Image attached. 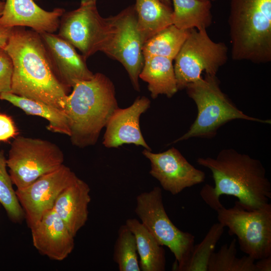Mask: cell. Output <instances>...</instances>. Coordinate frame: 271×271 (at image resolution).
<instances>
[{
  "label": "cell",
  "instance_id": "cell-6",
  "mask_svg": "<svg viewBox=\"0 0 271 271\" xmlns=\"http://www.w3.org/2000/svg\"><path fill=\"white\" fill-rule=\"evenodd\" d=\"M162 197L159 187L140 194L136 198L135 213L158 243L173 253L176 259L173 270L182 271L193 249L195 236L173 224L166 212Z\"/></svg>",
  "mask_w": 271,
  "mask_h": 271
},
{
  "label": "cell",
  "instance_id": "cell-30",
  "mask_svg": "<svg viewBox=\"0 0 271 271\" xmlns=\"http://www.w3.org/2000/svg\"><path fill=\"white\" fill-rule=\"evenodd\" d=\"M18 129L11 116L0 112V142H6L18 136Z\"/></svg>",
  "mask_w": 271,
  "mask_h": 271
},
{
  "label": "cell",
  "instance_id": "cell-3",
  "mask_svg": "<svg viewBox=\"0 0 271 271\" xmlns=\"http://www.w3.org/2000/svg\"><path fill=\"white\" fill-rule=\"evenodd\" d=\"M72 88L66 97L64 112L72 144L83 148L96 143L102 129L118 106L114 86L102 73L77 82Z\"/></svg>",
  "mask_w": 271,
  "mask_h": 271
},
{
  "label": "cell",
  "instance_id": "cell-16",
  "mask_svg": "<svg viewBox=\"0 0 271 271\" xmlns=\"http://www.w3.org/2000/svg\"><path fill=\"white\" fill-rule=\"evenodd\" d=\"M30 229L34 246L51 259L63 260L74 249L75 237L53 208L46 211Z\"/></svg>",
  "mask_w": 271,
  "mask_h": 271
},
{
  "label": "cell",
  "instance_id": "cell-4",
  "mask_svg": "<svg viewBox=\"0 0 271 271\" xmlns=\"http://www.w3.org/2000/svg\"><path fill=\"white\" fill-rule=\"evenodd\" d=\"M235 60H271V0H231L228 17Z\"/></svg>",
  "mask_w": 271,
  "mask_h": 271
},
{
  "label": "cell",
  "instance_id": "cell-9",
  "mask_svg": "<svg viewBox=\"0 0 271 271\" xmlns=\"http://www.w3.org/2000/svg\"><path fill=\"white\" fill-rule=\"evenodd\" d=\"M218 222L235 235L240 249L255 260L271 256V204L247 210L238 201L232 207L217 210Z\"/></svg>",
  "mask_w": 271,
  "mask_h": 271
},
{
  "label": "cell",
  "instance_id": "cell-13",
  "mask_svg": "<svg viewBox=\"0 0 271 271\" xmlns=\"http://www.w3.org/2000/svg\"><path fill=\"white\" fill-rule=\"evenodd\" d=\"M142 153L150 162V174L163 189L172 195L201 183L205 179V173L191 165L174 147L159 153L145 149Z\"/></svg>",
  "mask_w": 271,
  "mask_h": 271
},
{
  "label": "cell",
  "instance_id": "cell-7",
  "mask_svg": "<svg viewBox=\"0 0 271 271\" xmlns=\"http://www.w3.org/2000/svg\"><path fill=\"white\" fill-rule=\"evenodd\" d=\"M64 159L63 152L55 144L18 135L11 145L7 163L13 184L21 189L58 169Z\"/></svg>",
  "mask_w": 271,
  "mask_h": 271
},
{
  "label": "cell",
  "instance_id": "cell-19",
  "mask_svg": "<svg viewBox=\"0 0 271 271\" xmlns=\"http://www.w3.org/2000/svg\"><path fill=\"white\" fill-rule=\"evenodd\" d=\"M139 78L148 83V89L153 99L160 94L172 97L178 90L173 60L168 58H145Z\"/></svg>",
  "mask_w": 271,
  "mask_h": 271
},
{
  "label": "cell",
  "instance_id": "cell-36",
  "mask_svg": "<svg viewBox=\"0 0 271 271\" xmlns=\"http://www.w3.org/2000/svg\"><path fill=\"white\" fill-rule=\"evenodd\" d=\"M34 1H38V0H34Z\"/></svg>",
  "mask_w": 271,
  "mask_h": 271
},
{
  "label": "cell",
  "instance_id": "cell-20",
  "mask_svg": "<svg viewBox=\"0 0 271 271\" xmlns=\"http://www.w3.org/2000/svg\"><path fill=\"white\" fill-rule=\"evenodd\" d=\"M125 224L135 236L141 270H165L166 260L163 246L138 219H127Z\"/></svg>",
  "mask_w": 271,
  "mask_h": 271
},
{
  "label": "cell",
  "instance_id": "cell-22",
  "mask_svg": "<svg viewBox=\"0 0 271 271\" xmlns=\"http://www.w3.org/2000/svg\"><path fill=\"white\" fill-rule=\"evenodd\" d=\"M0 99L6 100L20 108L29 115L40 116L47 120V129L52 132L70 135L67 118L65 112L48 104L16 95L3 93Z\"/></svg>",
  "mask_w": 271,
  "mask_h": 271
},
{
  "label": "cell",
  "instance_id": "cell-8",
  "mask_svg": "<svg viewBox=\"0 0 271 271\" xmlns=\"http://www.w3.org/2000/svg\"><path fill=\"white\" fill-rule=\"evenodd\" d=\"M58 35L87 59L98 51L104 53L114 33L111 17L99 14L96 0H81L76 9L65 12L61 18Z\"/></svg>",
  "mask_w": 271,
  "mask_h": 271
},
{
  "label": "cell",
  "instance_id": "cell-33",
  "mask_svg": "<svg viewBox=\"0 0 271 271\" xmlns=\"http://www.w3.org/2000/svg\"><path fill=\"white\" fill-rule=\"evenodd\" d=\"M5 6V2L0 1V17L2 15Z\"/></svg>",
  "mask_w": 271,
  "mask_h": 271
},
{
  "label": "cell",
  "instance_id": "cell-31",
  "mask_svg": "<svg viewBox=\"0 0 271 271\" xmlns=\"http://www.w3.org/2000/svg\"><path fill=\"white\" fill-rule=\"evenodd\" d=\"M13 28L0 26V48H4L7 45Z\"/></svg>",
  "mask_w": 271,
  "mask_h": 271
},
{
  "label": "cell",
  "instance_id": "cell-24",
  "mask_svg": "<svg viewBox=\"0 0 271 271\" xmlns=\"http://www.w3.org/2000/svg\"><path fill=\"white\" fill-rule=\"evenodd\" d=\"M188 30H181L171 25L161 30L143 45L144 58L160 56L174 60L186 40Z\"/></svg>",
  "mask_w": 271,
  "mask_h": 271
},
{
  "label": "cell",
  "instance_id": "cell-28",
  "mask_svg": "<svg viewBox=\"0 0 271 271\" xmlns=\"http://www.w3.org/2000/svg\"><path fill=\"white\" fill-rule=\"evenodd\" d=\"M7 168L4 151L0 150V204L4 208L10 220L19 223L25 219V213L13 188Z\"/></svg>",
  "mask_w": 271,
  "mask_h": 271
},
{
  "label": "cell",
  "instance_id": "cell-34",
  "mask_svg": "<svg viewBox=\"0 0 271 271\" xmlns=\"http://www.w3.org/2000/svg\"><path fill=\"white\" fill-rule=\"evenodd\" d=\"M160 1L168 6L171 7L172 6L171 0H160Z\"/></svg>",
  "mask_w": 271,
  "mask_h": 271
},
{
  "label": "cell",
  "instance_id": "cell-26",
  "mask_svg": "<svg viewBox=\"0 0 271 271\" xmlns=\"http://www.w3.org/2000/svg\"><path fill=\"white\" fill-rule=\"evenodd\" d=\"M113 258L120 271H141L135 236L125 224L118 229Z\"/></svg>",
  "mask_w": 271,
  "mask_h": 271
},
{
  "label": "cell",
  "instance_id": "cell-2",
  "mask_svg": "<svg viewBox=\"0 0 271 271\" xmlns=\"http://www.w3.org/2000/svg\"><path fill=\"white\" fill-rule=\"evenodd\" d=\"M4 49L13 64L11 92L64 111L68 88L56 75L40 34L13 27Z\"/></svg>",
  "mask_w": 271,
  "mask_h": 271
},
{
  "label": "cell",
  "instance_id": "cell-5",
  "mask_svg": "<svg viewBox=\"0 0 271 271\" xmlns=\"http://www.w3.org/2000/svg\"><path fill=\"white\" fill-rule=\"evenodd\" d=\"M216 75L206 74L199 80L186 87L189 97L193 100L197 108V117L188 131L172 144L192 138L211 139L218 129L235 119H243L270 124V119L250 116L239 109L222 92Z\"/></svg>",
  "mask_w": 271,
  "mask_h": 271
},
{
  "label": "cell",
  "instance_id": "cell-35",
  "mask_svg": "<svg viewBox=\"0 0 271 271\" xmlns=\"http://www.w3.org/2000/svg\"><path fill=\"white\" fill-rule=\"evenodd\" d=\"M200 1H210V2H212V1H215L216 0H200Z\"/></svg>",
  "mask_w": 271,
  "mask_h": 271
},
{
  "label": "cell",
  "instance_id": "cell-1",
  "mask_svg": "<svg viewBox=\"0 0 271 271\" xmlns=\"http://www.w3.org/2000/svg\"><path fill=\"white\" fill-rule=\"evenodd\" d=\"M197 163L209 169L215 186L204 185L200 194L211 208L222 207L219 197L231 195L244 209L252 211L268 205L271 184L261 162L233 149L221 150L215 158H199Z\"/></svg>",
  "mask_w": 271,
  "mask_h": 271
},
{
  "label": "cell",
  "instance_id": "cell-21",
  "mask_svg": "<svg viewBox=\"0 0 271 271\" xmlns=\"http://www.w3.org/2000/svg\"><path fill=\"white\" fill-rule=\"evenodd\" d=\"M135 1L138 29L143 44L161 30L173 25L171 7L160 0Z\"/></svg>",
  "mask_w": 271,
  "mask_h": 271
},
{
  "label": "cell",
  "instance_id": "cell-27",
  "mask_svg": "<svg viewBox=\"0 0 271 271\" xmlns=\"http://www.w3.org/2000/svg\"><path fill=\"white\" fill-rule=\"evenodd\" d=\"M224 227L219 222L211 226L203 240L194 245L188 261L182 271H207L209 259L214 252Z\"/></svg>",
  "mask_w": 271,
  "mask_h": 271
},
{
  "label": "cell",
  "instance_id": "cell-18",
  "mask_svg": "<svg viewBox=\"0 0 271 271\" xmlns=\"http://www.w3.org/2000/svg\"><path fill=\"white\" fill-rule=\"evenodd\" d=\"M88 185L79 178L58 196L53 209L75 237L88 218V205L91 201Z\"/></svg>",
  "mask_w": 271,
  "mask_h": 271
},
{
  "label": "cell",
  "instance_id": "cell-17",
  "mask_svg": "<svg viewBox=\"0 0 271 271\" xmlns=\"http://www.w3.org/2000/svg\"><path fill=\"white\" fill-rule=\"evenodd\" d=\"M65 12L63 8L47 11L34 0H6L0 26L6 27H28L39 34L54 33L59 28Z\"/></svg>",
  "mask_w": 271,
  "mask_h": 271
},
{
  "label": "cell",
  "instance_id": "cell-14",
  "mask_svg": "<svg viewBox=\"0 0 271 271\" xmlns=\"http://www.w3.org/2000/svg\"><path fill=\"white\" fill-rule=\"evenodd\" d=\"M54 71L68 89L78 82L90 79L94 74L88 69L86 59L70 43L54 33L40 34Z\"/></svg>",
  "mask_w": 271,
  "mask_h": 271
},
{
  "label": "cell",
  "instance_id": "cell-25",
  "mask_svg": "<svg viewBox=\"0 0 271 271\" xmlns=\"http://www.w3.org/2000/svg\"><path fill=\"white\" fill-rule=\"evenodd\" d=\"M235 238L229 244H223L211 255L207 271H256L255 259L249 256L239 258L236 256Z\"/></svg>",
  "mask_w": 271,
  "mask_h": 271
},
{
  "label": "cell",
  "instance_id": "cell-29",
  "mask_svg": "<svg viewBox=\"0 0 271 271\" xmlns=\"http://www.w3.org/2000/svg\"><path fill=\"white\" fill-rule=\"evenodd\" d=\"M13 64L4 48H0V95L11 92Z\"/></svg>",
  "mask_w": 271,
  "mask_h": 271
},
{
  "label": "cell",
  "instance_id": "cell-10",
  "mask_svg": "<svg viewBox=\"0 0 271 271\" xmlns=\"http://www.w3.org/2000/svg\"><path fill=\"white\" fill-rule=\"evenodd\" d=\"M174 66L178 90L206 74L216 75L227 59V48L222 42L213 41L206 29L189 30L188 36L174 59Z\"/></svg>",
  "mask_w": 271,
  "mask_h": 271
},
{
  "label": "cell",
  "instance_id": "cell-23",
  "mask_svg": "<svg viewBox=\"0 0 271 271\" xmlns=\"http://www.w3.org/2000/svg\"><path fill=\"white\" fill-rule=\"evenodd\" d=\"M172 24L181 30L206 29L212 22L210 1L172 0Z\"/></svg>",
  "mask_w": 271,
  "mask_h": 271
},
{
  "label": "cell",
  "instance_id": "cell-11",
  "mask_svg": "<svg viewBox=\"0 0 271 271\" xmlns=\"http://www.w3.org/2000/svg\"><path fill=\"white\" fill-rule=\"evenodd\" d=\"M111 18L114 33L104 53L121 63L134 89L140 91L139 75L144 63L142 52L144 44L138 29L134 5L127 7Z\"/></svg>",
  "mask_w": 271,
  "mask_h": 271
},
{
  "label": "cell",
  "instance_id": "cell-32",
  "mask_svg": "<svg viewBox=\"0 0 271 271\" xmlns=\"http://www.w3.org/2000/svg\"><path fill=\"white\" fill-rule=\"evenodd\" d=\"M255 264L256 271H270L271 256L258 259Z\"/></svg>",
  "mask_w": 271,
  "mask_h": 271
},
{
  "label": "cell",
  "instance_id": "cell-12",
  "mask_svg": "<svg viewBox=\"0 0 271 271\" xmlns=\"http://www.w3.org/2000/svg\"><path fill=\"white\" fill-rule=\"evenodd\" d=\"M78 178L69 167L63 164L27 187L15 190L30 228L39 221L46 211L53 208L59 195Z\"/></svg>",
  "mask_w": 271,
  "mask_h": 271
},
{
  "label": "cell",
  "instance_id": "cell-15",
  "mask_svg": "<svg viewBox=\"0 0 271 271\" xmlns=\"http://www.w3.org/2000/svg\"><path fill=\"white\" fill-rule=\"evenodd\" d=\"M150 100L138 97L128 107H118L106 126L103 145L107 148H118L124 144H134L151 150L141 132L140 118L150 106Z\"/></svg>",
  "mask_w": 271,
  "mask_h": 271
}]
</instances>
